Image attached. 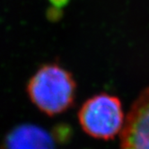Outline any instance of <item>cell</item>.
I'll list each match as a JSON object with an SVG mask.
<instances>
[{
	"instance_id": "obj_1",
	"label": "cell",
	"mask_w": 149,
	"mask_h": 149,
	"mask_svg": "<svg viewBox=\"0 0 149 149\" xmlns=\"http://www.w3.org/2000/svg\"><path fill=\"white\" fill-rule=\"evenodd\" d=\"M26 91L37 109L48 116H55L74 105L77 83L67 68L57 63H49L40 67L31 76Z\"/></svg>"
},
{
	"instance_id": "obj_2",
	"label": "cell",
	"mask_w": 149,
	"mask_h": 149,
	"mask_svg": "<svg viewBox=\"0 0 149 149\" xmlns=\"http://www.w3.org/2000/svg\"><path fill=\"white\" fill-rule=\"evenodd\" d=\"M120 100L106 93L95 94L83 103L78 120L83 130L92 137L109 140L120 134L125 123Z\"/></svg>"
},
{
	"instance_id": "obj_3",
	"label": "cell",
	"mask_w": 149,
	"mask_h": 149,
	"mask_svg": "<svg viewBox=\"0 0 149 149\" xmlns=\"http://www.w3.org/2000/svg\"><path fill=\"white\" fill-rule=\"evenodd\" d=\"M121 149H149V87L134 102L120 132Z\"/></svg>"
},
{
	"instance_id": "obj_4",
	"label": "cell",
	"mask_w": 149,
	"mask_h": 149,
	"mask_svg": "<svg viewBox=\"0 0 149 149\" xmlns=\"http://www.w3.org/2000/svg\"><path fill=\"white\" fill-rule=\"evenodd\" d=\"M6 149H55L52 136L33 124H23L10 131L5 139Z\"/></svg>"
},
{
	"instance_id": "obj_5",
	"label": "cell",
	"mask_w": 149,
	"mask_h": 149,
	"mask_svg": "<svg viewBox=\"0 0 149 149\" xmlns=\"http://www.w3.org/2000/svg\"><path fill=\"white\" fill-rule=\"evenodd\" d=\"M69 1L70 0H49V2L52 4L53 6L56 8H59V9L67 6Z\"/></svg>"
}]
</instances>
